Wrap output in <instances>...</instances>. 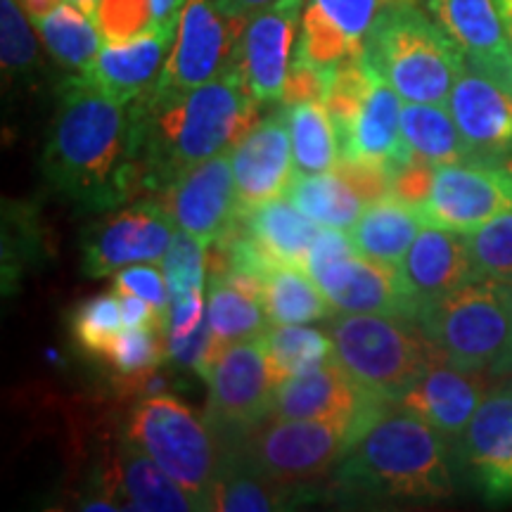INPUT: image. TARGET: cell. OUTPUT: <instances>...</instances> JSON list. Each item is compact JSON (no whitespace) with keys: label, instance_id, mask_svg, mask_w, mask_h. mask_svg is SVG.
Returning <instances> with one entry per match:
<instances>
[{"label":"cell","instance_id":"8fae6325","mask_svg":"<svg viewBox=\"0 0 512 512\" xmlns=\"http://www.w3.org/2000/svg\"><path fill=\"white\" fill-rule=\"evenodd\" d=\"M389 403L358 384L332 356L325 366L280 382L271 415L283 420L335 422L358 439Z\"/></svg>","mask_w":512,"mask_h":512},{"label":"cell","instance_id":"7402d4cb","mask_svg":"<svg viewBox=\"0 0 512 512\" xmlns=\"http://www.w3.org/2000/svg\"><path fill=\"white\" fill-rule=\"evenodd\" d=\"M176 31L178 22L164 24L131 41L105 43L91 67L83 69L81 74H86L102 91L124 102L126 107L133 105L155 91L174 48Z\"/></svg>","mask_w":512,"mask_h":512},{"label":"cell","instance_id":"ab89813d","mask_svg":"<svg viewBox=\"0 0 512 512\" xmlns=\"http://www.w3.org/2000/svg\"><path fill=\"white\" fill-rule=\"evenodd\" d=\"M29 15L19 0H0V57L10 76L29 74L38 62V46Z\"/></svg>","mask_w":512,"mask_h":512},{"label":"cell","instance_id":"603a6c76","mask_svg":"<svg viewBox=\"0 0 512 512\" xmlns=\"http://www.w3.org/2000/svg\"><path fill=\"white\" fill-rule=\"evenodd\" d=\"M465 60L512 88V50L496 0H425Z\"/></svg>","mask_w":512,"mask_h":512},{"label":"cell","instance_id":"e575fe53","mask_svg":"<svg viewBox=\"0 0 512 512\" xmlns=\"http://www.w3.org/2000/svg\"><path fill=\"white\" fill-rule=\"evenodd\" d=\"M264 306L271 325H302L330 318V302L304 268L278 266L268 273Z\"/></svg>","mask_w":512,"mask_h":512},{"label":"cell","instance_id":"6da1fadb","mask_svg":"<svg viewBox=\"0 0 512 512\" xmlns=\"http://www.w3.org/2000/svg\"><path fill=\"white\" fill-rule=\"evenodd\" d=\"M259 110L235 62L195 91L150 93L128 105L140 195H162L195 164L230 152L259 124Z\"/></svg>","mask_w":512,"mask_h":512},{"label":"cell","instance_id":"bcb514c9","mask_svg":"<svg viewBox=\"0 0 512 512\" xmlns=\"http://www.w3.org/2000/svg\"><path fill=\"white\" fill-rule=\"evenodd\" d=\"M434 176H437V164L413 155L392 174V197L408 207L422 209L432 195Z\"/></svg>","mask_w":512,"mask_h":512},{"label":"cell","instance_id":"681fc988","mask_svg":"<svg viewBox=\"0 0 512 512\" xmlns=\"http://www.w3.org/2000/svg\"><path fill=\"white\" fill-rule=\"evenodd\" d=\"M216 8H219L226 17L233 19H247L254 15L256 10L266 8V5L275 3V0H214Z\"/></svg>","mask_w":512,"mask_h":512},{"label":"cell","instance_id":"ac0fdd59","mask_svg":"<svg viewBox=\"0 0 512 512\" xmlns=\"http://www.w3.org/2000/svg\"><path fill=\"white\" fill-rule=\"evenodd\" d=\"M337 313H384L418 320L422 304L403 278L399 264L354 254L313 275Z\"/></svg>","mask_w":512,"mask_h":512},{"label":"cell","instance_id":"d4e9b609","mask_svg":"<svg viewBox=\"0 0 512 512\" xmlns=\"http://www.w3.org/2000/svg\"><path fill=\"white\" fill-rule=\"evenodd\" d=\"M102 496L112 498L121 510L143 512H190L197 505L181 484L174 482L136 441L124 437L114 446L112 465L100 484Z\"/></svg>","mask_w":512,"mask_h":512},{"label":"cell","instance_id":"c3c4849f","mask_svg":"<svg viewBox=\"0 0 512 512\" xmlns=\"http://www.w3.org/2000/svg\"><path fill=\"white\" fill-rule=\"evenodd\" d=\"M207 311H204V292H190L181 297H171L169 313V332L166 337H188L200 325L207 323Z\"/></svg>","mask_w":512,"mask_h":512},{"label":"cell","instance_id":"7a4b0ae2","mask_svg":"<svg viewBox=\"0 0 512 512\" xmlns=\"http://www.w3.org/2000/svg\"><path fill=\"white\" fill-rule=\"evenodd\" d=\"M53 190L86 211H105L140 195L131 159V114L86 74L69 76L43 150Z\"/></svg>","mask_w":512,"mask_h":512},{"label":"cell","instance_id":"74e56055","mask_svg":"<svg viewBox=\"0 0 512 512\" xmlns=\"http://www.w3.org/2000/svg\"><path fill=\"white\" fill-rule=\"evenodd\" d=\"M121 306L117 292H102L76 306L69 325L76 344L88 356L102 358L121 332Z\"/></svg>","mask_w":512,"mask_h":512},{"label":"cell","instance_id":"f5cc1de1","mask_svg":"<svg viewBox=\"0 0 512 512\" xmlns=\"http://www.w3.org/2000/svg\"><path fill=\"white\" fill-rule=\"evenodd\" d=\"M496 5H498V12H501L505 36H508V43L512 50V0H496Z\"/></svg>","mask_w":512,"mask_h":512},{"label":"cell","instance_id":"60d3db41","mask_svg":"<svg viewBox=\"0 0 512 512\" xmlns=\"http://www.w3.org/2000/svg\"><path fill=\"white\" fill-rule=\"evenodd\" d=\"M166 280H169L171 297H181L190 292H204L207 275V245L190 235L188 230H178L171 240V247L162 259Z\"/></svg>","mask_w":512,"mask_h":512},{"label":"cell","instance_id":"f35d334b","mask_svg":"<svg viewBox=\"0 0 512 512\" xmlns=\"http://www.w3.org/2000/svg\"><path fill=\"white\" fill-rule=\"evenodd\" d=\"M102 361L114 370L117 377L155 370L164 361H169L166 332L159 328H126V332H119L110 349L102 354Z\"/></svg>","mask_w":512,"mask_h":512},{"label":"cell","instance_id":"7dc6e473","mask_svg":"<svg viewBox=\"0 0 512 512\" xmlns=\"http://www.w3.org/2000/svg\"><path fill=\"white\" fill-rule=\"evenodd\" d=\"M354 254H358V249L354 245V240H351V235H347L339 228L325 226L320 228L316 240H313L309 259H306V273L313 278V275L323 271V268L337 264V261L342 259H349V256Z\"/></svg>","mask_w":512,"mask_h":512},{"label":"cell","instance_id":"db71d44e","mask_svg":"<svg viewBox=\"0 0 512 512\" xmlns=\"http://www.w3.org/2000/svg\"><path fill=\"white\" fill-rule=\"evenodd\" d=\"M496 169L501 171V174L508 178V183L512 185V147L508 152H505V155L498 159V164H496Z\"/></svg>","mask_w":512,"mask_h":512},{"label":"cell","instance_id":"d6986e66","mask_svg":"<svg viewBox=\"0 0 512 512\" xmlns=\"http://www.w3.org/2000/svg\"><path fill=\"white\" fill-rule=\"evenodd\" d=\"M489 387L491 373L463 368L441 356L415 380L399 403L430 422L456 451Z\"/></svg>","mask_w":512,"mask_h":512},{"label":"cell","instance_id":"cb8c5ba5","mask_svg":"<svg viewBox=\"0 0 512 512\" xmlns=\"http://www.w3.org/2000/svg\"><path fill=\"white\" fill-rule=\"evenodd\" d=\"M399 266L422 306L477 278L465 233L430 221L420 228Z\"/></svg>","mask_w":512,"mask_h":512},{"label":"cell","instance_id":"277c9868","mask_svg":"<svg viewBox=\"0 0 512 512\" xmlns=\"http://www.w3.org/2000/svg\"><path fill=\"white\" fill-rule=\"evenodd\" d=\"M366 60L403 102L446 105L465 55L415 0H389L368 31Z\"/></svg>","mask_w":512,"mask_h":512},{"label":"cell","instance_id":"1f68e13d","mask_svg":"<svg viewBox=\"0 0 512 512\" xmlns=\"http://www.w3.org/2000/svg\"><path fill=\"white\" fill-rule=\"evenodd\" d=\"M34 27L48 53L72 72H83L91 67L105 41L95 19L67 0L48 15L34 19Z\"/></svg>","mask_w":512,"mask_h":512},{"label":"cell","instance_id":"f6af8a7d","mask_svg":"<svg viewBox=\"0 0 512 512\" xmlns=\"http://www.w3.org/2000/svg\"><path fill=\"white\" fill-rule=\"evenodd\" d=\"M335 67H318V64L294 57L287 72L285 93L280 105H299V102H325Z\"/></svg>","mask_w":512,"mask_h":512},{"label":"cell","instance_id":"836d02e7","mask_svg":"<svg viewBox=\"0 0 512 512\" xmlns=\"http://www.w3.org/2000/svg\"><path fill=\"white\" fill-rule=\"evenodd\" d=\"M294 171L302 176L330 171L339 159V140L325 102L285 105Z\"/></svg>","mask_w":512,"mask_h":512},{"label":"cell","instance_id":"30bf717a","mask_svg":"<svg viewBox=\"0 0 512 512\" xmlns=\"http://www.w3.org/2000/svg\"><path fill=\"white\" fill-rule=\"evenodd\" d=\"M245 22L223 15L214 0H185L174 48L152 93L195 91L233 67Z\"/></svg>","mask_w":512,"mask_h":512},{"label":"cell","instance_id":"11a10c76","mask_svg":"<svg viewBox=\"0 0 512 512\" xmlns=\"http://www.w3.org/2000/svg\"><path fill=\"white\" fill-rule=\"evenodd\" d=\"M67 3L76 5V8H81L86 15H91L95 19V10H98L100 0H67Z\"/></svg>","mask_w":512,"mask_h":512},{"label":"cell","instance_id":"9c48e42d","mask_svg":"<svg viewBox=\"0 0 512 512\" xmlns=\"http://www.w3.org/2000/svg\"><path fill=\"white\" fill-rule=\"evenodd\" d=\"M204 420L221 451L238 446L273 411L275 382L264 337L235 342L223 351L207 377Z\"/></svg>","mask_w":512,"mask_h":512},{"label":"cell","instance_id":"8992f818","mask_svg":"<svg viewBox=\"0 0 512 512\" xmlns=\"http://www.w3.org/2000/svg\"><path fill=\"white\" fill-rule=\"evenodd\" d=\"M126 437L188 491L197 510H209L221 448L207 420L197 418L176 396L157 394L138 401L128 413Z\"/></svg>","mask_w":512,"mask_h":512},{"label":"cell","instance_id":"484cf974","mask_svg":"<svg viewBox=\"0 0 512 512\" xmlns=\"http://www.w3.org/2000/svg\"><path fill=\"white\" fill-rule=\"evenodd\" d=\"M401 95L373 67V86L358 114L354 128L339 143V159H363L387 166L389 171L401 169L413 157L401 133Z\"/></svg>","mask_w":512,"mask_h":512},{"label":"cell","instance_id":"5b68a950","mask_svg":"<svg viewBox=\"0 0 512 512\" xmlns=\"http://www.w3.org/2000/svg\"><path fill=\"white\" fill-rule=\"evenodd\" d=\"M335 358L358 384L399 403L415 380L441 358V349L415 318L384 313H332Z\"/></svg>","mask_w":512,"mask_h":512},{"label":"cell","instance_id":"ee69618b","mask_svg":"<svg viewBox=\"0 0 512 512\" xmlns=\"http://www.w3.org/2000/svg\"><path fill=\"white\" fill-rule=\"evenodd\" d=\"M330 171L344 178L366 204L392 197V171L387 166L363 159H337Z\"/></svg>","mask_w":512,"mask_h":512},{"label":"cell","instance_id":"52a82bcc","mask_svg":"<svg viewBox=\"0 0 512 512\" xmlns=\"http://www.w3.org/2000/svg\"><path fill=\"white\" fill-rule=\"evenodd\" d=\"M418 323L448 361L491 373L512 332V285L470 280L422 306Z\"/></svg>","mask_w":512,"mask_h":512},{"label":"cell","instance_id":"4fadbf2b","mask_svg":"<svg viewBox=\"0 0 512 512\" xmlns=\"http://www.w3.org/2000/svg\"><path fill=\"white\" fill-rule=\"evenodd\" d=\"M304 5L306 0H275L249 15L242 27L235 67L261 107L283 102Z\"/></svg>","mask_w":512,"mask_h":512},{"label":"cell","instance_id":"f1b7e54d","mask_svg":"<svg viewBox=\"0 0 512 512\" xmlns=\"http://www.w3.org/2000/svg\"><path fill=\"white\" fill-rule=\"evenodd\" d=\"M299 503H306L302 496L256 472L235 451L221 453V470L211 491L209 510L268 512L290 510Z\"/></svg>","mask_w":512,"mask_h":512},{"label":"cell","instance_id":"7bdbcfd3","mask_svg":"<svg viewBox=\"0 0 512 512\" xmlns=\"http://www.w3.org/2000/svg\"><path fill=\"white\" fill-rule=\"evenodd\" d=\"M114 292L136 294L157 311V316L169 325L171 287L166 273L152 264H131L114 273Z\"/></svg>","mask_w":512,"mask_h":512},{"label":"cell","instance_id":"4316f807","mask_svg":"<svg viewBox=\"0 0 512 512\" xmlns=\"http://www.w3.org/2000/svg\"><path fill=\"white\" fill-rule=\"evenodd\" d=\"M240 223L273 266H297L306 271V259L320 233V223L309 219L290 197H275L259 207L240 211Z\"/></svg>","mask_w":512,"mask_h":512},{"label":"cell","instance_id":"b9f144b4","mask_svg":"<svg viewBox=\"0 0 512 512\" xmlns=\"http://www.w3.org/2000/svg\"><path fill=\"white\" fill-rule=\"evenodd\" d=\"M105 43H124L159 29L155 0H100L95 10Z\"/></svg>","mask_w":512,"mask_h":512},{"label":"cell","instance_id":"9f6ffc18","mask_svg":"<svg viewBox=\"0 0 512 512\" xmlns=\"http://www.w3.org/2000/svg\"><path fill=\"white\" fill-rule=\"evenodd\" d=\"M387 3H389V0H387Z\"/></svg>","mask_w":512,"mask_h":512},{"label":"cell","instance_id":"ffe728a7","mask_svg":"<svg viewBox=\"0 0 512 512\" xmlns=\"http://www.w3.org/2000/svg\"><path fill=\"white\" fill-rule=\"evenodd\" d=\"M292 143L285 105L256 124L238 145L230 147L240 211H249L287 195L292 183Z\"/></svg>","mask_w":512,"mask_h":512},{"label":"cell","instance_id":"4dcf8cb0","mask_svg":"<svg viewBox=\"0 0 512 512\" xmlns=\"http://www.w3.org/2000/svg\"><path fill=\"white\" fill-rule=\"evenodd\" d=\"M401 133L415 157L432 164L477 162L446 105L403 102Z\"/></svg>","mask_w":512,"mask_h":512},{"label":"cell","instance_id":"5bb4252c","mask_svg":"<svg viewBox=\"0 0 512 512\" xmlns=\"http://www.w3.org/2000/svg\"><path fill=\"white\" fill-rule=\"evenodd\" d=\"M453 460L486 503H512V380L489 389Z\"/></svg>","mask_w":512,"mask_h":512},{"label":"cell","instance_id":"83f0119b","mask_svg":"<svg viewBox=\"0 0 512 512\" xmlns=\"http://www.w3.org/2000/svg\"><path fill=\"white\" fill-rule=\"evenodd\" d=\"M425 223L420 209L387 197V200L373 202L363 209L361 219L351 228V240H354L358 254L368 256V259L401 264Z\"/></svg>","mask_w":512,"mask_h":512},{"label":"cell","instance_id":"2e32d148","mask_svg":"<svg viewBox=\"0 0 512 512\" xmlns=\"http://www.w3.org/2000/svg\"><path fill=\"white\" fill-rule=\"evenodd\" d=\"M512 209V185L496 166L479 162L439 164L430 200L422 207L425 221L470 233Z\"/></svg>","mask_w":512,"mask_h":512},{"label":"cell","instance_id":"d590c367","mask_svg":"<svg viewBox=\"0 0 512 512\" xmlns=\"http://www.w3.org/2000/svg\"><path fill=\"white\" fill-rule=\"evenodd\" d=\"M275 387L292 375L311 373L335 356L332 337L302 325H271L264 335Z\"/></svg>","mask_w":512,"mask_h":512},{"label":"cell","instance_id":"d6a6232c","mask_svg":"<svg viewBox=\"0 0 512 512\" xmlns=\"http://www.w3.org/2000/svg\"><path fill=\"white\" fill-rule=\"evenodd\" d=\"M287 197L320 226L351 230L368 207L356 190L335 171L323 174H294Z\"/></svg>","mask_w":512,"mask_h":512},{"label":"cell","instance_id":"8d00e7d4","mask_svg":"<svg viewBox=\"0 0 512 512\" xmlns=\"http://www.w3.org/2000/svg\"><path fill=\"white\" fill-rule=\"evenodd\" d=\"M477 278L512 285V209L465 233Z\"/></svg>","mask_w":512,"mask_h":512},{"label":"cell","instance_id":"ba28073f","mask_svg":"<svg viewBox=\"0 0 512 512\" xmlns=\"http://www.w3.org/2000/svg\"><path fill=\"white\" fill-rule=\"evenodd\" d=\"M354 441V434L335 422L283 420L268 415L238 446L226 451H235L271 482L294 491L304 501H313L318 486L330 482Z\"/></svg>","mask_w":512,"mask_h":512},{"label":"cell","instance_id":"f546056e","mask_svg":"<svg viewBox=\"0 0 512 512\" xmlns=\"http://www.w3.org/2000/svg\"><path fill=\"white\" fill-rule=\"evenodd\" d=\"M207 316L211 328V347L204 380H207L214 363L219 361V356L230 344L264 337L271 328V320H268L266 306L261 299L249 297V294L214 278H209Z\"/></svg>","mask_w":512,"mask_h":512},{"label":"cell","instance_id":"3957f363","mask_svg":"<svg viewBox=\"0 0 512 512\" xmlns=\"http://www.w3.org/2000/svg\"><path fill=\"white\" fill-rule=\"evenodd\" d=\"M453 446L418 413L389 403L330 477V496L363 503H432L453 496Z\"/></svg>","mask_w":512,"mask_h":512},{"label":"cell","instance_id":"9a60e30c","mask_svg":"<svg viewBox=\"0 0 512 512\" xmlns=\"http://www.w3.org/2000/svg\"><path fill=\"white\" fill-rule=\"evenodd\" d=\"M155 200L169 211L178 228L204 245H214L233 230L240 216L230 152L204 159L176 178Z\"/></svg>","mask_w":512,"mask_h":512},{"label":"cell","instance_id":"816d5d0a","mask_svg":"<svg viewBox=\"0 0 512 512\" xmlns=\"http://www.w3.org/2000/svg\"><path fill=\"white\" fill-rule=\"evenodd\" d=\"M491 377H494V380H505V377H512V332H510L508 347H505L503 356L498 358L496 366L491 368Z\"/></svg>","mask_w":512,"mask_h":512},{"label":"cell","instance_id":"44dd1931","mask_svg":"<svg viewBox=\"0 0 512 512\" xmlns=\"http://www.w3.org/2000/svg\"><path fill=\"white\" fill-rule=\"evenodd\" d=\"M387 0H306L294 57L318 67L363 55L368 31Z\"/></svg>","mask_w":512,"mask_h":512},{"label":"cell","instance_id":"7c38bea8","mask_svg":"<svg viewBox=\"0 0 512 512\" xmlns=\"http://www.w3.org/2000/svg\"><path fill=\"white\" fill-rule=\"evenodd\" d=\"M174 226L155 197L105 216L83 233V273L105 278L131 264H157L169 252Z\"/></svg>","mask_w":512,"mask_h":512},{"label":"cell","instance_id":"e0dca14e","mask_svg":"<svg viewBox=\"0 0 512 512\" xmlns=\"http://www.w3.org/2000/svg\"><path fill=\"white\" fill-rule=\"evenodd\" d=\"M448 110L479 164L496 166L512 147V88L463 60Z\"/></svg>","mask_w":512,"mask_h":512},{"label":"cell","instance_id":"f907efd6","mask_svg":"<svg viewBox=\"0 0 512 512\" xmlns=\"http://www.w3.org/2000/svg\"><path fill=\"white\" fill-rule=\"evenodd\" d=\"M64 0H19V5H22L24 12L31 17V22L34 19H41L43 15H48L50 10H55L57 5H62Z\"/></svg>","mask_w":512,"mask_h":512}]
</instances>
